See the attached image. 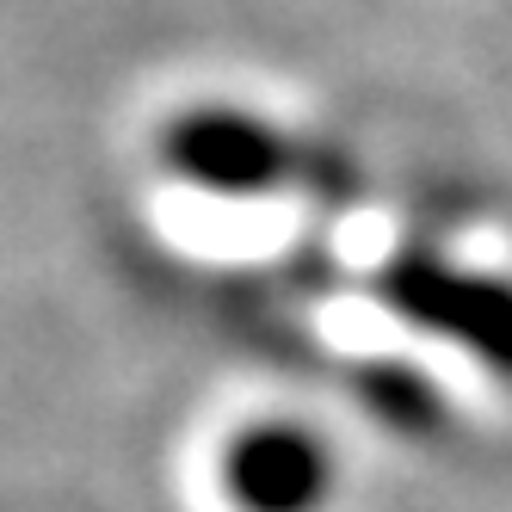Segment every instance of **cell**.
<instances>
[{
    "label": "cell",
    "instance_id": "2",
    "mask_svg": "<svg viewBox=\"0 0 512 512\" xmlns=\"http://www.w3.org/2000/svg\"><path fill=\"white\" fill-rule=\"evenodd\" d=\"M216 482L235 512H321L334 494V451L315 426L260 420L223 445Z\"/></svg>",
    "mask_w": 512,
    "mask_h": 512
},
{
    "label": "cell",
    "instance_id": "3",
    "mask_svg": "<svg viewBox=\"0 0 512 512\" xmlns=\"http://www.w3.org/2000/svg\"><path fill=\"white\" fill-rule=\"evenodd\" d=\"M161 155L179 179H192L216 198L272 192L290 173V149L278 142V130L247 112H229V105H198V112L173 118L161 130Z\"/></svg>",
    "mask_w": 512,
    "mask_h": 512
},
{
    "label": "cell",
    "instance_id": "4",
    "mask_svg": "<svg viewBox=\"0 0 512 512\" xmlns=\"http://www.w3.org/2000/svg\"><path fill=\"white\" fill-rule=\"evenodd\" d=\"M371 401H377V414H383L389 426H401V432H420V426L438 420V395H432L414 371L377 377V383H371Z\"/></svg>",
    "mask_w": 512,
    "mask_h": 512
},
{
    "label": "cell",
    "instance_id": "1",
    "mask_svg": "<svg viewBox=\"0 0 512 512\" xmlns=\"http://www.w3.org/2000/svg\"><path fill=\"white\" fill-rule=\"evenodd\" d=\"M383 303L401 321H414L420 334L451 340L475 364L512 377V284L463 272V266H438L426 253H408V260L389 266Z\"/></svg>",
    "mask_w": 512,
    "mask_h": 512
}]
</instances>
